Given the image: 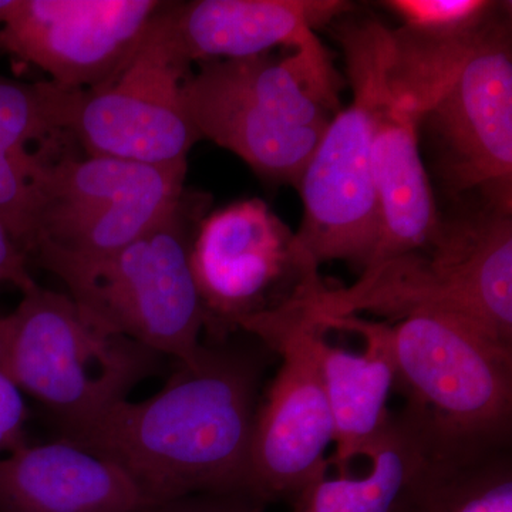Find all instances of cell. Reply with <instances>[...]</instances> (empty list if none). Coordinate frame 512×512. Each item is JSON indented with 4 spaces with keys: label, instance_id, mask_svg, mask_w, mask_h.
<instances>
[{
    "label": "cell",
    "instance_id": "12",
    "mask_svg": "<svg viewBox=\"0 0 512 512\" xmlns=\"http://www.w3.org/2000/svg\"><path fill=\"white\" fill-rule=\"evenodd\" d=\"M312 326L305 311H282L239 328L281 357L259 400L249 447L248 490L266 504L293 503L328 476L335 426L312 352Z\"/></svg>",
    "mask_w": 512,
    "mask_h": 512
},
{
    "label": "cell",
    "instance_id": "24",
    "mask_svg": "<svg viewBox=\"0 0 512 512\" xmlns=\"http://www.w3.org/2000/svg\"><path fill=\"white\" fill-rule=\"evenodd\" d=\"M0 284L18 286L26 292L36 285L28 266V254L0 221Z\"/></svg>",
    "mask_w": 512,
    "mask_h": 512
},
{
    "label": "cell",
    "instance_id": "10",
    "mask_svg": "<svg viewBox=\"0 0 512 512\" xmlns=\"http://www.w3.org/2000/svg\"><path fill=\"white\" fill-rule=\"evenodd\" d=\"M165 6L116 76L87 90L55 86L57 126L84 156L188 167V154L201 140L184 103L192 66L171 39Z\"/></svg>",
    "mask_w": 512,
    "mask_h": 512
},
{
    "label": "cell",
    "instance_id": "13",
    "mask_svg": "<svg viewBox=\"0 0 512 512\" xmlns=\"http://www.w3.org/2000/svg\"><path fill=\"white\" fill-rule=\"evenodd\" d=\"M511 40L510 3H500L421 123L448 191L503 208L512 205Z\"/></svg>",
    "mask_w": 512,
    "mask_h": 512
},
{
    "label": "cell",
    "instance_id": "23",
    "mask_svg": "<svg viewBox=\"0 0 512 512\" xmlns=\"http://www.w3.org/2000/svg\"><path fill=\"white\" fill-rule=\"evenodd\" d=\"M266 503L249 493L195 494L134 512H264Z\"/></svg>",
    "mask_w": 512,
    "mask_h": 512
},
{
    "label": "cell",
    "instance_id": "8",
    "mask_svg": "<svg viewBox=\"0 0 512 512\" xmlns=\"http://www.w3.org/2000/svg\"><path fill=\"white\" fill-rule=\"evenodd\" d=\"M397 392L429 424L444 458L511 450L512 350L440 316L390 323Z\"/></svg>",
    "mask_w": 512,
    "mask_h": 512
},
{
    "label": "cell",
    "instance_id": "4",
    "mask_svg": "<svg viewBox=\"0 0 512 512\" xmlns=\"http://www.w3.org/2000/svg\"><path fill=\"white\" fill-rule=\"evenodd\" d=\"M207 207V197L185 192L175 210L126 247L74 255L42 245L32 254L101 328L195 366L205 350L204 311L190 251Z\"/></svg>",
    "mask_w": 512,
    "mask_h": 512
},
{
    "label": "cell",
    "instance_id": "21",
    "mask_svg": "<svg viewBox=\"0 0 512 512\" xmlns=\"http://www.w3.org/2000/svg\"><path fill=\"white\" fill-rule=\"evenodd\" d=\"M403 28L434 37L468 35L483 26L500 3L490 0H387Z\"/></svg>",
    "mask_w": 512,
    "mask_h": 512
},
{
    "label": "cell",
    "instance_id": "16",
    "mask_svg": "<svg viewBox=\"0 0 512 512\" xmlns=\"http://www.w3.org/2000/svg\"><path fill=\"white\" fill-rule=\"evenodd\" d=\"M352 10L345 0H194L167 2L164 18L192 66L291 49Z\"/></svg>",
    "mask_w": 512,
    "mask_h": 512
},
{
    "label": "cell",
    "instance_id": "20",
    "mask_svg": "<svg viewBox=\"0 0 512 512\" xmlns=\"http://www.w3.org/2000/svg\"><path fill=\"white\" fill-rule=\"evenodd\" d=\"M396 512H512L511 450L434 458Z\"/></svg>",
    "mask_w": 512,
    "mask_h": 512
},
{
    "label": "cell",
    "instance_id": "18",
    "mask_svg": "<svg viewBox=\"0 0 512 512\" xmlns=\"http://www.w3.org/2000/svg\"><path fill=\"white\" fill-rule=\"evenodd\" d=\"M440 457L423 414L410 403L366 454L363 476L323 477L293 501L292 512H396L414 481Z\"/></svg>",
    "mask_w": 512,
    "mask_h": 512
},
{
    "label": "cell",
    "instance_id": "14",
    "mask_svg": "<svg viewBox=\"0 0 512 512\" xmlns=\"http://www.w3.org/2000/svg\"><path fill=\"white\" fill-rule=\"evenodd\" d=\"M160 0H16L0 26V53L49 74L63 90H87L123 69Z\"/></svg>",
    "mask_w": 512,
    "mask_h": 512
},
{
    "label": "cell",
    "instance_id": "2",
    "mask_svg": "<svg viewBox=\"0 0 512 512\" xmlns=\"http://www.w3.org/2000/svg\"><path fill=\"white\" fill-rule=\"evenodd\" d=\"M274 53L197 64L184 103L201 140H211L274 183L298 188L340 110L342 77L318 35Z\"/></svg>",
    "mask_w": 512,
    "mask_h": 512
},
{
    "label": "cell",
    "instance_id": "11",
    "mask_svg": "<svg viewBox=\"0 0 512 512\" xmlns=\"http://www.w3.org/2000/svg\"><path fill=\"white\" fill-rule=\"evenodd\" d=\"M187 168L109 157L46 156L33 175L32 235L37 247L100 255L126 247L177 208Z\"/></svg>",
    "mask_w": 512,
    "mask_h": 512
},
{
    "label": "cell",
    "instance_id": "19",
    "mask_svg": "<svg viewBox=\"0 0 512 512\" xmlns=\"http://www.w3.org/2000/svg\"><path fill=\"white\" fill-rule=\"evenodd\" d=\"M66 136L56 119V87L25 83L0 74V221L29 255L32 235L33 175L43 148Z\"/></svg>",
    "mask_w": 512,
    "mask_h": 512
},
{
    "label": "cell",
    "instance_id": "7",
    "mask_svg": "<svg viewBox=\"0 0 512 512\" xmlns=\"http://www.w3.org/2000/svg\"><path fill=\"white\" fill-rule=\"evenodd\" d=\"M353 99L330 121L303 171L296 241L320 266L343 261L365 268L379 232L372 148L375 106L390 28L376 19L336 20Z\"/></svg>",
    "mask_w": 512,
    "mask_h": 512
},
{
    "label": "cell",
    "instance_id": "22",
    "mask_svg": "<svg viewBox=\"0 0 512 512\" xmlns=\"http://www.w3.org/2000/svg\"><path fill=\"white\" fill-rule=\"evenodd\" d=\"M28 416L22 390L0 372V457L28 444L25 430Z\"/></svg>",
    "mask_w": 512,
    "mask_h": 512
},
{
    "label": "cell",
    "instance_id": "17",
    "mask_svg": "<svg viewBox=\"0 0 512 512\" xmlns=\"http://www.w3.org/2000/svg\"><path fill=\"white\" fill-rule=\"evenodd\" d=\"M154 504L123 468L73 441L26 444L0 457V512H134Z\"/></svg>",
    "mask_w": 512,
    "mask_h": 512
},
{
    "label": "cell",
    "instance_id": "9",
    "mask_svg": "<svg viewBox=\"0 0 512 512\" xmlns=\"http://www.w3.org/2000/svg\"><path fill=\"white\" fill-rule=\"evenodd\" d=\"M190 265L212 343L227 342L242 323L281 311H303L326 289L319 266L261 198L204 215Z\"/></svg>",
    "mask_w": 512,
    "mask_h": 512
},
{
    "label": "cell",
    "instance_id": "1",
    "mask_svg": "<svg viewBox=\"0 0 512 512\" xmlns=\"http://www.w3.org/2000/svg\"><path fill=\"white\" fill-rule=\"evenodd\" d=\"M264 365L256 350L205 345L200 362L181 365L153 397L123 400L63 439L123 468L156 504L249 493Z\"/></svg>",
    "mask_w": 512,
    "mask_h": 512
},
{
    "label": "cell",
    "instance_id": "6",
    "mask_svg": "<svg viewBox=\"0 0 512 512\" xmlns=\"http://www.w3.org/2000/svg\"><path fill=\"white\" fill-rule=\"evenodd\" d=\"M454 37L390 29L375 106L372 163L379 232L363 272L429 247L443 227L420 151L421 123L466 57Z\"/></svg>",
    "mask_w": 512,
    "mask_h": 512
},
{
    "label": "cell",
    "instance_id": "15",
    "mask_svg": "<svg viewBox=\"0 0 512 512\" xmlns=\"http://www.w3.org/2000/svg\"><path fill=\"white\" fill-rule=\"evenodd\" d=\"M312 320V352L335 426L329 467L346 476L392 420L389 399L399 384L392 330L359 316Z\"/></svg>",
    "mask_w": 512,
    "mask_h": 512
},
{
    "label": "cell",
    "instance_id": "5",
    "mask_svg": "<svg viewBox=\"0 0 512 512\" xmlns=\"http://www.w3.org/2000/svg\"><path fill=\"white\" fill-rule=\"evenodd\" d=\"M160 356L101 328L67 293L37 284L0 316V372L55 414L64 436L127 400Z\"/></svg>",
    "mask_w": 512,
    "mask_h": 512
},
{
    "label": "cell",
    "instance_id": "3",
    "mask_svg": "<svg viewBox=\"0 0 512 512\" xmlns=\"http://www.w3.org/2000/svg\"><path fill=\"white\" fill-rule=\"evenodd\" d=\"M306 312L315 320L367 312L387 323L440 316L512 350V212L481 202L444 221L429 247L363 272L348 288L323 289Z\"/></svg>",
    "mask_w": 512,
    "mask_h": 512
}]
</instances>
